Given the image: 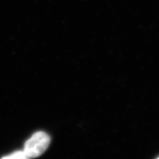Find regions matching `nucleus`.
<instances>
[{
  "label": "nucleus",
  "instance_id": "nucleus-1",
  "mask_svg": "<svg viewBox=\"0 0 159 159\" xmlns=\"http://www.w3.org/2000/svg\"><path fill=\"white\" fill-rule=\"evenodd\" d=\"M50 143V137L44 131L35 133L25 143L24 152L27 158H35L45 152Z\"/></svg>",
  "mask_w": 159,
  "mask_h": 159
},
{
  "label": "nucleus",
  "instance_id": "nucleus-2",
  "mask_svg": "<svg viewBox=\"0 0 159 159\" xmlns=\"http://www.w3.org/2000/svg\"><path fill=\"white\" fill-rule=\"evenodd\" d=\"M2 159H27L24 151H17L14 153L10 154L9 156H6L3 157Z\"/></svg>",
  "mask_w": 159,
  "mask_h": 159
}]
</instances>
